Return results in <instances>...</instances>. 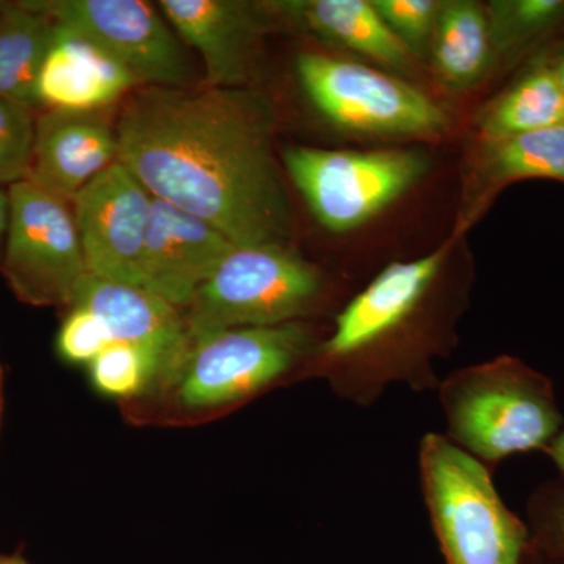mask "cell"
Segmentation results:
<instances>
[{
  "mask_svg": "<svg viewBox=\"0 0 564 564\" xmlns=\"http://www.w3.org/2000/svg\"><path fill=\"white\" fill-rule=\"evenodd\" d=\"M7 2H3V0H0V10L3 9V6H6Z\"/></svg>",
  "mask_w": 564,
  "mask_h": 564,
  "instance_id": "obj_34",
  "label": "cell"
},
{
  "mask_svg": "<svg viewBox=\"0 0 564 564\" xmlns=\"http://www.w3.org/2000/svg\"><path fill=\"white\" fill-rule=\"evenodd\" d=\"M540 551H541V549H540ZM544 554H545V552H544ZM545 555L549 556V560H551L552 564H564V562H562V560L555 558V556H552V555H549V554H545Z\"/></svg>",
  "mask_w": 564,
  "mask_h": 564,
  "instance_id": "obj_33",
  "label": "cell"
},
{
  "mask_svg": "<svg viewBox=\"0 0 564 564\" xmlns=\"http://www.w3.org/2000/svg\"><path fill=\"white\" fill-rule=\"evenodd\" d=\"M474 173L473 204L463 228L508 184L524 180L564 182V124L484 141Z\"/></svg>",
  "mask_w": 564,
  "mask_h": 564,
  "instance_id": "obj_18",
  "label": "cell"
},
{
  "mask_svg": "<svg viewBox=\"0 0 564 564\" xmlns=\"http://www.w3.org/2000/svg\"><path fill=\"white\" fill-rule=\"evenodd\" d=\"M2 411H3V370H2V366H0V421H2Z\"/></svg>",
  "mask_w": 564,
  "mask_h": 564,
  "instance_id": "obj_32",
  "label": "cell"
},
{
  "mask_svg": "<svg viewBox=\"0 0 564 564\" xmlns=\"http://www.w3.org/2000/svg\"><path fill=\"white\" fill-rule=\"evenodd\" d=\"M115 162L117 128L104 110L46 109L36 115L25 181L70 202Z\"/></svg>",
  "mask_w": 564,
  "mask_h": 564,
  "instance_id": "obj_14",
  "label": "cell"
},
{
  "mask_svg": "<svg viewBox=\"0 0 564 564\" xmlns=\"http://www.w3.org/2000/svg\"><path fill=\"white\" fill-rule=\"evenodd\" d=\"M111 344L104 323L84 307H70L57 336V350L65 361L90 364Z\"/></svg>",
  "mask_w": 564,
  "mask_h": 564,
  "instance_id": "obj_26",
  "label": "cell"
},
{
  "mask_svg": "<svg viewBox=\"0 0 564 564\" xmlns=\"http://www.w3.org/2000/svg\"><path fill=\"white\" fill-rule=\"evenodd\" d=\"M236 247L209 223L152 198L143 288L184 311Z\"/></svg>",
  "mask_w": 564,
  "mask_h": 564,
  "instance_id": "obj_13",
  "label": "cell"
},
{
  "mask_svg": "<svg viewBox=\"0 0 564 564\" xmlns=\"http://www.w3.org/2000/svg\"><path fill=\"white\" fill-rule=\"evenodd\" d=\"M552 69H554L556 82H558L560 88H562L564 96V54L558 58V61L555 62V65L552 66Z\"/></svg>",
  "mask_w": 564,
  "mask_h": 564,
  "instance_id": "obj_30",
  "label": "cell"
},
{
  "mask_svg": "<svg viewBox=\"0 0 564 564\" xmlns=\"http://www.w3.org/2000/svg\"><path fill=\"white\" fill-rule=\"evenodd\" d=\"M10 199L9 192L0 188V258H2L3 243H6L7 228H9Z\"/></svg>",
  "mask_w": 564,
  "mask_h": 564,
  "instance_id": "obj_29",
  "label": "cell"
},
{
  "mask_svg": "<svg viewBox=\"0 0 564 564\" xmlns=\"http://www.w3.org/2000/svg\"><path fill=\"white\" fill-rule=\"evenodd\" d=\"M70 307H84L98 317L109 332L111 344L137 345L158 356L163 364L161 383L187 350L182 311L139 285L90 273L82 281Z\"/></svg>",
  "mask_w": 564,
  "mask_h": 564,
  "instance_id": "obj_15",
  "label": "cell"
},
{
  "mask_svg": "<svg viewBox=\"0 0 564 564\" xmlns=\"http://www.w3.org/2000/svg\"><path fill=\"white\" fill-rule=\"evenodd\" d=\"M296 74L315 109L344 131L415 139L447 129L448 117L441 106L381 70L304 52L296 58Z\"/></svg>",
  "mask_w": 564,
  "mask_h": 564,
  "instance_id": "obj_9",
  "label": "cell"
},
{
  "mask_svg": "<svg viewBox=\"0 0 564 564\" xmlns=\"http://www.w3.org/2000/svg\"><path fill=\"white\" fill-rule=\"evenodd\" d=\"M317 348L303 322L226 329L188 340L158 389H173L185 410H220L280 383Z\"/></svg>",
  "mask_w": 564,
  "mask_h": 564,
  "instance_id": "obj_6",
  "label": "cell"
},
{
  "mask_svg": "<svg viewBox=\"0 0 564 564\" xmlns=\"http://www.w3.org/2000/svg\"><path fill=\"white\" fill-rule=\"evenodd\" d=\"M426 507L447 564H522L532 549L524 522L500 499L486 464L441 434L421 444Z\"/></svg>",
  "mask_w": 564,
  "mask_h": 564,
  "instance_id": "obj_4",
  "label": "cell"
},
{
  "mask_svg": "<svg viewBox=\"0 0 564 564\" xmlns=\"http://www.w3.org/2000/svg\"><path fill=\"white\" fill-rule=\"evenodd\" d=\"M437 388L448 440L486 466L544 451L564 429L552 381L511 356L458 370Z\"/></svg>",
  "mask_w": 564,
  "mask_h": 564,
  "instance_id": "obj_3",
  "label": "cell"
},
{
  "mask_svg": "<svg viewBox=\"0 0 564 564\" xmlns=\"http://www.w3.org/2000/svg\"><path fill=\"white\" fill-rule=\"evenodd\" d=\"M0 270L22 303L69 310L90 274L69 199L31 182L9 187Z\"/></svg>",
  "mask_w": 564,
  "mask_h": 564,
  "instance_id": "obj_8",
  "label": "cell"
},
{
  "mask_svg": "<svg viewBox=\"0 0 564 564\" xmlns=\"http://www.w3.org/2000/svg\"><path fill=\"white\" fill-rule=\"evenodd\" d=\"M533 544L564 562V485L545 486L532 500Z\"/></svg>",
  "mask_w": 564,
  "mask_h": 564,
  "instance_id": "obj_27",
  "label": "cell"
},
{
  "mask_svg": "<svg viewBox=\"0 0 564 564\" xmlns=\"http://www.w3.org/2000/svg\"><path fill=\"white\" fill-rule=\"evenodd\" d=\"M158 6L182 43L202 55L207 87H248L263 36L280 20L273 2L161 0Z\"/></svg>",
  "mask_w": 564,
  "mask_h": 564,
  "instance_id": "obj_12",
  "label": "cell"
},
{
  "mask_svg": "<svg viewBox=\"0 0 564 564\" xmlns=\"http://www.w3.org/2000/svg\"><path fill=\"white\" fill-rule=\"evenodd\" d=\"M51 18L24 2H7L0 10V98L41 110L36 80L54 39Z\"/></svg>",
  "mask_w": 564,
  "mask_h": 564,
  "instance_id": "obj_20",
  "label": "cell"
},
{
  "mask_svg": "<svg viewBox=\"0 0 564 564\" xmlns=\"http://www.w3.org/2000/svg\"><path fill=\"white\" fill-rule=\"evenodd\" d=\"M454 242L389 263L337 315L315 356L339 395L367 406L397 381L413 389L440 386L430 367L437 351L432 314Z\"/></svg>",
  "mask_w": 564,
  "mask_h": 564,
  "instance_id": "obj_2",
  "label": "cell"
},
{
  "mask_svg": "<svg viewBox=\"0 0 564 564\" xmlns=\"http://www.w3.org/2000/svg\"><path fill=\"white\" fill-rule=\"evenodd\" d=\"M386 24L411 54L430 50L434 24L443 2L436 0H372Z\"/></svg>",
  "mask_w": 564,
  "mask_h": 564,
  "instance_id": "obj_25",
  "label": "cell"
},
{
  "mask_svg": "<svg viewBox=\"0 0 564 564\" xmlns=\"http://www.w3.org/2000/svg\"><path fill=\"white\" fill-rule=\"evenodd\" d=\"M152 198L122 163L115 162L70 199L88 272L143 288Z\"/></svg>",
  "mask_w": 564,
  "mask_h": 564,
  "instance_id": "obj_11",
  "label": "cell"
},
{
  "mask_svg": "<svg viewBox=\"0 0 564 564\" xmlns=\"http://www.w3.org/2000/svg\"><path fill=\"white\" fill-rule=\"evenodd\" d=\"M163 364L158 356L137 345L110 344L90 364L91 383L96 391L111 399H135L158 389Z\"/></svg>",
  "mask_w": 564,
  "mask_h": 564,
  "instance_id": "obj_23",
  "label": "cell"
},
{
  "mask_svg": "<svg viewBox=\"0 0 564 564\" xmlns=\"http://www.w3.org/2000/svg\"><path fill=\"white\" fill-rule=\"evenodd\" d=\"M54 24V39L36 80L41 110L101 111L140 87L128 69L93 41Z\"/></svg>",
  "mask_w": 564,
  "mask_h": 564,
  "instance_id": "obj_16",
  "label": "cell"
},
{
  "mask_svg": "<svg viewBox=\"0 0 564 564\" xmlns=\"http://www.w3.org/2000/svg\"><path fill=\"white\" fill-rule=\"evenodd\" d=\"M35 110L0 98V185L25 181L31 166Z\"/></svg>",
  "mask_w": 564,
  "mask_h": 564,
  "instance_id": "obj_24",
  "label": "cell"
},
{
  "mask_svg": "<svg viewBox=\"0 0 564 564\" xmlns=\"http://www.w3.org/2000/svg\"><path fill=\"white\" fill-rule=\"evenodd\" d=\"M325 293L321 270L288 245L236 247L182 314L193 340L226 329L302 322Z\"/></svg>",
  "mask_w": 564,
  "mask_h": 564,
  "instance_id": "obj_5",
  "label": "cell"
},
{
  "mask_svg": "<svg viewBox=\"0 0 564 564\" xmlns=\"http://www.w3.org/2000/svg\"><path fill=\"white\" fill-rule=\"evenodd\" d=\"M564 124V96L549 65L534 66L478 117L481 141L508 139Z\"/></svg>",
  "mask_w": 564,
  "mask_h": 564,
  "instance_id": "obj_21",
  "label": "cell"
},
{
  "mask_svg": "<svg viewBox=\"0 0 564 564\" xmlns=\"http://www.w3.org/2000/svg\"><path fill=\"white\" fill-rule=\"evenodd\" d=\"M0 564H28L20 555H0Z\"/></svg>",
  "mask_w": 564,
  "mask_h": 564,
  "instance_id": "obj_31",
  "label": "cell"
},
{
  "mask_svg": "<svg viewBox=\"0 0 564 564\" xmlns=\"http://www.w3.org/2000/svg\"><path fill=\"white\" fill-rule=\"evenodd\" d=\"M280 20L315 39L358 52L395 70L413 68L411 51L367 0H288L273 2Z\"/></svg>",
  "mask_w": 564,
  "mask_h": 564,
  "instance_id": "obj_17",
  "label": "cell"
},
{
  "mask_svg": "<svg viewBox=\"0 0 564 564\" xmlns=\"http://www.w3.org/2000/svg\"><path fill=\"white\" fill-rule=\"evenodd\" d=\"M494 57H514L564 21V0H496L485 7Z\"/></svg>",
  "mask_w": 564,
  "mask_h": 564,
  "instance_id": "obj_22",
  "label": "cell"
},
{
  "mask_svg": "<svg viewBox=\"0 0 564 564\" xmlns=\"http://www.w3.org/2000/svg\"><path fill=\"white\" fill-rule=\"evenodd\" d=\"M281 161L323 228H359L425 176L429 155L411 150L333 151L289 147Z\"/></svg>",
  "mask_w": 564,
  "mask_h": 564,
  "instance_id": "obj_7",
  "label": "cell"
},
{
  "mask_svg": "<svg viewBox=\"0 0 564 564\" xmlns=\"http://www.w3.org/2000/svg\"><path fill=\"white\" fill-rule=\"evenodd\" d=\"M274 122L272 102L256 88L137 87L115 121L118 162L154 198L237 247L288 245L291 204Z\"/></svg>",
  "mask_w": 564,
  "mask_h": 564,
  "instance_id": "obj_1",
  "label": "cell"
},
{
  "mask_svg": "<svg viewBox=\"0 0 564 564\" xmlns=\"http://www.w3.org/2000/svg\"><path fill=\"white\" fill-rule=\"evenodd\" d=\"M430 52L434 68L451 87L466 88L480 80L494 57L485 7L473 0L443 2Z\"/></svg>",
  "mask_w": 564,
  "mask_h": 564,
  "instance_id": "obj_19",
  "label": "cell"
},
{
  "mask_svg": "<svg viewBox=\"0 0 564 564\" xmlns=\"http://www.w3.org/2000/svg\"><path fill=\"white\" fill-rule=\"evenodd\" d=\"M544 452L551 456L560 473L564 475V429L556 434L554 441L544 448Z\"/></svg>",
  "mask_w": 564,
  "mask_h": 564,
  "instance_id": "obj_28",
  "label": "cell"
},
{
  "mask_svg": "<svg viewBox=\"0 0 564 564\" xmlns=\"http://www.w3.org/2000/svg\"><path fill=\"white\" fill-rule=\"evenodd\" d=\"M22 2L93 41L128 69L140 87H198L187 46L152 3L143 0Z\"/></svg>",
  "mask_w": 564,
  "mask_h": 564,
  "instance_id": "obj_10",
  "label": "cell"
}]
</instances>
